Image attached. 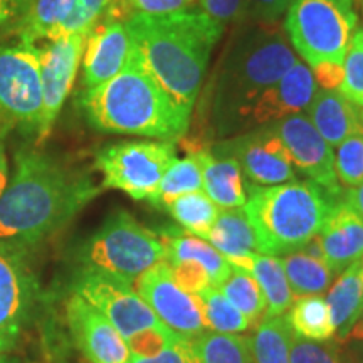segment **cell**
Masks as SVG:
<instances>
[{"label":"cell","mask_w":363,"mask_h":363,"mask_svg":"<svg viewBox=\"0 0 363 363\" xmlns=\"http://www.w3.org/2000/svg\"><path fill=\"white\" fill-rule=\"evenodd\" d=\"M315 78L318 89L337 91L343 81V65L337 62H320L310 67Z\"/></svg>","instance_id":"obj_45"},{"label":"cell","mask_w":363,"mask_h":363,"mask_svg":"<svg viewBox=\"0 0 363 363\" xmlns=\"http://www.w3.org/2000/svg\"><path fill=\"white\" fill-rule=\"evenodd\" d=\"M338 343H348V345H358V347L363 348V311L362 315L358 316L355 325L352 326L350 331L342 340H337Z\"/></svg>","instance_id":"obj_47"},{"label":"cell","mask_w":363,"mask_h":363,"mask_svg":"<svg viewBox=\"0 0 363 363\" xmlns=\"http://www.w3.org/2000/svg\"><path fill=\"white\" fill-rule=\"evenodd\" d=\"M291 363H343L342 358L331 347L323 343L310 342L299 337H291Z\"/></svg>","instance_id":"obj_41"},{"label":"cell","mask_w":363,"mask_h":363,"mask_svg":"<svg viewBox=\"0 0 363 363\" xmlns=\"http://www.w3.org/2000/svg\"><path fill=\"white\" fill-rule=\"evenodd\" d=\"M360 278H362V291H363V256L360 259Z\"/></svg>","instance_id":"obj_52"},{"label":"cell","mask_w":363,"mask_h":363,"mask_svg":"<svg viewBox=\"0 0 363 363\" xmlns=\"http://www.w3.org/2000/svg\"><path fill=\"white\" fill-rule=\"evenodd\" d=\"M291 326L286 318H264L249 338L254 363H291Z\"/></svg>","instance_id":"obj_30"},{"label":"cell","mask_w":363,"mask_h":363,"mask_svg":"<svg viewBox=\"0 0 363 363\" xmlns=\"http://www.w3.org/2000/svg\"><path fill=\"white\" fill-rule=\"evenodd\" d=\"M158 238L162 239L163 246H165L167 262H199L207 271L208 278H211V284L216 286V288H219L233 274V266L206 239L185 233L184 229H179V227H165V229L158 233Z\"/></svg>","instance_id":"obj_23"},{"label":"cell","mask_w":363,"mask_h":363,"mask_svg":"<svg viewBox=\"0 0 363 363\" xmlns=\"http://www.w3.org/2000/svg\"><path fill=\"white\" fill-rule=\"evenodd\" d=\"M27 4L29 0H0V33H4L7 27H12V30L17 29Z\"/></svg>","instance_id":"obj_46"},{"label":"cell","mask_w":363,"mask_h":363,"mask_svg":"<svg viewBox=\"0 0 363 363\" xmlns=\"http://www.w3.org/2000/svg\"><path fill=\"white\" fill-rule=\"evenodd\" d=\"M0 363H17V362H13L12 358H9L6 355H0Z\"/></svg>","instance_id":"obj_51"},{"label":"cell","mask_w":363,"mask_h":363,"mask_svg":"<svg viewBox=\"0 0 363 363\" xmlns=\"http://www.w3.org/2000/svg\"><path fill=\"white\" fill-rule=\"evenodd\" d=\"M40 289L26 261L0 251V355L19 345L33 321Z\"/></svg>","instance_id":"obj_13"},{"label":"cell","mask_w":363,"mask_h":363,"mask_svg":"<svg viewBox=\"0 0 363 363\" xmlns=\"http://www.w3.org/2000/svg\"><path fill=\"white\" fill-rule=\"evenodd\" d=\"M165 257V246L158 234L123 208L111 212L76 254L83 269L104 272L131 286Z\"/></svg>","instance_id":"obj_6"},{"label":"cell","mask_w":363,"mask_h":363,"mask_svg":"<svg viewBox=\"0 0 363 363\" xmlns=\"http://www.w3.org/2000/svg\"><path fill=\"white\" fill-rule=\"evenodd\" d=\"M99 194L88 174L34 148L16 153L0 197V251L24 259Z\"/></svg>","instance_id":"obj_1"},{"label":"cell","mask_w":363,"mask_h":363,"mask_svg":"<svg viewBox=\"0 0 363 363\" xmlns=\"http://www.w3.org/2000/svg\"><path fill=\"white\" fill-rule=\"evenodd\" d=\"M126 27L136 59L185 111L192 113L208 59L225 27L201 9L169 16H133Z\"/></svg>","instance_id":"obj_3"},{"label":"cell","mask_w":363,"mask_h":363,"mask_svg":"<svg viewBox=\"0 0 363 363\" xmlns=\"http://www.w3.org/2000/svg\"><path fill=\"white\" fill-rule=\"evenodd\" d=\"M340 93L357 108H363V30L357 29L343 59Z\"/></svg>","instance_id":"obj_38"},{"label":"cell","mask_w":363,"mask_h":363,"mask_svg":"<svg viewBox=\"0 0 363 363\" xmlns=\"http://www.w3.org/2000/svg\"><path fill=\"white\" fill-rule=\"evenodd\" d=\"M135 291L163 325L192 342L206 333V318L195 294L180 288L165 259L153 264L135 281Z\"/></svg>","instance_id":"obj_11"},{"label":"cell","mask_w":363,"mask_h":363,"mask_svg":"<svg viewBox=\"0 0 363 363\" xmlns=\"http://www.w3.org/2000/svg\"><path fill=\"white\" fill-rule=\"evenodd\" d=\"M66 321L76 347L89 363H130L131 352L120 331L103 313L72 293L66 301Z\"/></svg>","instance_id":"obj_16"},{"label":"cell","mask_w":363,"mask_h":363,"mask_svg":"<svg viewBox=\"0 0 363 363\" xmlns=\"http://www.w3.org/2000/svg\"><path fill=\"white\" fill-rule=\"evenodd\" d=\"M76 0H29L16 33L22 43L35 44L49 40L66 17L69 16Z\"/></svg>","instance_id":"obj_27"},{"label":"cell","mask_w":363,"mask_h":363,"mask_svg":"<svg viewBox=\"0 0 363 363\" xmlns=\"http://www.w3.org/2000/svg\"><path fill=\"white\" fill-rule=\"evenodd\" d=\"M249 21L274 22L288 11L293 0H242Z\"/></svg>","instance_id":"obj_44"},{"label":"cell","mask_w":363,"mask_h":363,"mask_svg":"<svg viewBox=\"0 0 363 363\" xmlns=\"http://www.w3.org/2000/svg\"><path fill=\"white\" fill-rule=\"evenodd\" d=\"M207 242H211L234 269L249 272L252 257L259 254L256 234L242 207L220 208L207 235Z\"/></svg>","instance_id":"obj_21"},{"label":"cell","mask_w":363,"mask_h":363,"mask_svg":"<svg viewBox=\"0 0 363 363\" xmlns=\"http://www.w3.org/2000/svg\"><path fill=\"white\" fill-rule=\"evenodd\" d=\"M79 106L86 121L103 133L135 135L179 142L189 133L185 111L131 54L126 66L94 88L83 91Z\"/></svg>","instance_id":"obj_4"},{"label":"cell","mask_w":363,"mask_h":363,"mask_svg":"<svg viewBox=\"0 0 363 363\" xmlns=\"http://www.w3.org/2000/svg\"><path fill=\"white\" fill-rule=\"evenodd\" d=\"M72 293L103 313L125 340L163 325L133 286L104 272L81 267L72 279Z\"/></svg>","instance_id":"obj_10"},{"label":"cell","mask_w":363,"mask_h":363,"mask_svg":"<svg viewBox=\"0 0 363 363\" xmlns=\"http://www.w3.org/2000/svg\"><path fill=\"white\" fill-rule=\"evenodd\" d=\"M88 35L74 34L56 40H45L38 45L40 81H43V111L35 145H40L51 135L59 113L69 96L78 74Z\"/></svg>","instance_id":"obj_12"},{"label":"cell","mask_w":363,"mask_h":363,"mask_svg":"<svg viewBox=\"0 0 363 363\" xmlns=\"http://www.w3.org/2000/svg\"><path fill=\"white\" fill-rule=\"evenodd\" d=\"M214 147L234 157L254 185H279L296 180L291 157L272 125L227 138Z\"/></svg>","instance_id":"obj_14"},{"label":"cell","mask_w":363,"mask_h":363,"mask_svg":"<svg viewBox=\"0 0 363 363\" xmlns=\"http://www.w3.org/2000/svg\"><path fill=\"white\" fill-rule=\"evenodd\" d=\"M323 261L333 274L347 269L363 256V220L345 199L335 203L320 234Z\"/></svg>","instance_id":"obj_19"},{"label":"cell","mask_w":363,"mask_h":363,"mask_svg":"<svg viewBox=\"0 0 363 363\" xmlns=\"http://www.w3.org/2000/svg\"><path fill=\"white\" fill-rule=\"evenodd\" d=\"M9 128H11V126H9L7 123H4V121L0 120V145L4 143V136H6Z\"/></svg>","instance_id":"obj_50"},{"label":"cell","mask_w":363,"mask_h":363,"mask_svg":"<svg viewBox=\"0 0 363 363\" xmlns=\"http://www.w3.org/2000/svg\"><path fill=\"white\" fill-rule=\"evenodd\" d=\"M296 62V52L278 21L235 26L203 91V121L216 135L246 130L252 104Z\"/></svg>","instance_id":"obj_2"},{"label":"cell","mask_w":363,"mask_h":363,"mask_svg":"<svg viewBox=\"0 0 363 363\" xmlns=\"http://www.w3.org/2000/svg\"><path fill=\"white\" fill-rule=\"evenodd\" d=\"M219 291L251 321V325L264 320L266 298L251 272L233 267V274L219 286Z\"/></svg>","instance_id":"obj_34"},{"label":"cell","mask_w":363,"mask_h":363,"mask_svg":"<svg viewBox=\"0 0 363 363\" xmlns=\"http://www.w3.org/2000/svg\"><path fill=\"white\" fill-rule=\"evenodd\" d=\"M252 278L257 281L262 294L266 298V316H283L294 301L291 286L286 278L281 257L269 254H256L252 257L251 271Z\"/></svg>","instance_id":"obj_26"},{"label":"cell","mask_w":363,"mask_h":363,"mask_svg":"<svg viewBox=\"0 0 363 363\" xmlns=\"http://www.w3.org/2000/svg\"><path fill=\"white\" fill-rule=\"evenodd\" d=\"M343 199L347 201L350 206L353 207V211L360 216V219L363 220V184L357 185V187L348 189L347 194L343 195Z\"/></svg>","instance_id":"obj_48"},{"label":"cell","mask_w":363,"mask_h":363,"mask_svg":"<svg viewBox=\"0 0 363 363\" xmlns=\"http://www.w3.org/2000/svg\"><path fill=\"white\" fill-rule=\"evenodd\" d=\"M202 169L203 190L219 208L244 207L247 201L244 174L238 160L219 148H203L197 152Z\"/></svg>","instance_id":"obj_20"},{"label":"cell","mask_w":363,"mask_h":363,"mask_svg":"<svg viewBox=\"0 0 363 363\" xmlns=\"http://www.w3.org/2000/svg\"><path fill=\"white\" fill-rule=\"evenodd\" d=\"M165 211H169L180 229L206 240L219 216V207L202 190L180 195Z\"/></svg>","instance_id":"obj_31"},{"label":"cell","mask_w":363,"mask_h":363,"mask_svg":"<svg viewBox=\"0 0 363 363\" xmlns=\"http://www.w3.org/2000/svg\"><path fill=\"white\" fill-rule=\"evenodd\" d=\"M130 363H202L192 348V343L185 338H179L170 347L155 357H135L131 355Z\"/></svg>","instance_id":"obj_43"},{"label":"cell","mask_w":363,"mask_h":363,"mask_svg":"<svg viewBox=\"0 0 363 363\" xmlns=\"http://www.w3.org/2000/svg\"><path fill=\"white\" fill-rule=\"evenodd\" d=\"M172 267V274L177 284L180 286L184 291L190 294L201 293L202 289H206L211 284V278H208L207 271L203 269L202 264L195 261H175L169 262Z\"/></svg>","instance_id":"obj_42"},{"label":"cell","mask_w":363,"mask_h":363,"mask_svg":"<svg viewBox=\"0 0 363 363\" xmlns=\"http://www.w3.org/2000/svg\"><path fill=\"white\" fill-rule=\"evenodd\" d=\"M283 29L305 65H343L358 29V16L353 0H293Z\"/></svg>","instance_id":"obj_7"},{"label":"cell","mask_w":363,"mask_h":363,"mask_svg":"<svg viewBox=\"0 0 363 363\" xmlns=\"http://www.w3.org/2000/svg\"><path fill=\"white\" fill-rule=\"evenodd\" d=\"M326 303H328L331 320L337 330L335 338L342 340L363 311L360 259L340 272L337 281L326 294Z\"/></svg>","instance_id":"obj_24"},{"label":"cell","mask_w":363,"mask_h":363,"mask_svg":"<svg viewBox=\"0 0 363 363\" xmlns=\"http://www.w3.org/2000/svg\"><path fill=\"white\" fill-rule=\"evenodd\" d=\"M133 54V43L123 21L104 17L93 27L83 52L84 88L106 83L116 76Z\"/></svg>","instance_id":"obj_17"},{"label":"cell","mask_w":363,"mask_h":363,"mask_svg":"<svg viewBox=\"0 0 363 363\" xmlns=\"http://www.w3.org/2000/svg\"><path fill=\"white\" fill-rule=\"evenodd\" d=\"M195 4L197 0H113L104 17L126 22L133 16H169L184 12Z\"/></svg>","instance_id":"obj_35"},{"label":"cell","mask_w":363,"mask_h":363,"mask_svg":"<svg viewBox=\"0 0 363 363\" xmlns=\"http://www.w3.org/2000/svg\"><path fill=\"white\" fill-rule=\"evenodd\" d=\"M179 338L182 337H179L175 331H172L169 326L162 325L157 326V328H150L138 335H133V337L126 340V343H128L131 355L155 357Z\"/></svg>","instance_id":"obj_39"},{"label":"cell","mask_w":363,"mask_h":363,"mask_svg":"<svg viewBox=\"0 0 363 363\" xmlns=\"http://www.w3.org/2000/svg\"><path fill=\"white\" fill-rule=\"evenodd\" d=\"M7 184H9V162L6 155V148H4V143H2L0 145V197H2Z\"/></svg>","instance_id":"obj_49"},{"label":"cell","mask_w":363,"mask_h":363,"mask_svg":"<svg viewBox=\"0 0 363 363\" xmlns=\"http://www.w3.org/2000/svg\"><path fill=\"white\" fill-rule=\"evenodd\" d=\"M316 91L318 84L310 66L298 61L252 104L246 120V130L276 123L286 116L305 111Z\"/></svg>","instance_id":"obj_18"},{"label":"cell","mask_w":363,"mask_h":363,"mask_svg":"<svg viewBox=\"0 0 363 363\" xmlns=\"http://www.w3.org/2000/svg\"><path fill=\"white\" fill-rule=\"evenodd\" d=\"M177 158L175 142L126 140L104 145L94 157L103 189L121 190L133 201H150Z\"/></svg>","instance_id":"obj_8"},{"label":"cell","mask_w":363,"mask_h":363,"mask_svg":"<svg viewBox=\"0 0 363 363\" xmlns=\"http://www.w3.org/2000/svg\"><path fill=\"white\" fill-rule=\"evenodd\" d=\"M199 9L220 26H239L249 21L242 0H197Z\"/></svg>","instance_id":"obj_40"},{"label":"cell","mask_w":363,"mask_h":363,"mask_svg":"<svg viewBox=\"0 0 363 363\" xmlns=\"http://www.w3.org/2000/svg\"><path fill=\"white\" fill-rule=\"evenodd\" d=\"M335 199L311 180L279 185H247L244 211L256 234L261 254L288 256L320 234Z\"/></svg>","instance_id":"obj_5"},{"label":"cell","mask_w":363,"mask_h":363,"mask_svg":"<svg viewBox=\"0 0 363 363\" xmlns=\"http://www.w3.org/2000/svg\"><path fill=\"white\" fill-rule=\"evenodd\" d=\"M43 111V81L38 45L30 43L0 48V120L24 135H38Z\"/></svg>","instance_id":"obj_9"},{"label":"cell","mask_w":363,"mask_h":363,"mask_svg":"<svg viewBox=\"0 0 363 363\" xmlns=\"http://www.w3.org/2000/svg\"><path fill=\"white\" fill-rule=\"evenodd\" d=\"M335 172L342 187L363 184V130L348 136L335 153Z\"/></svg>","instance_id":"obj_37"},{"label":"cell","mask_w":363,"mask_h":363,"mask_svg":"<svg viewBox=\"0 0 363 363\" xmlns=\"http://www.w3.org/2000/svg\"><path fill=\"white\" fill-rule=\"evenodd\" d=\"M192 348L202 363H254L249 338L240 335L202 333L192 340Z\"/></svg>","instance_id":"obj_32"},{"label":"cell","mask_w":363,"mask_h":363,"mask_svg":"<svg viewBox=\"0 0 363 363\" xmlns=\"http://www.w3.org/2000/svg\"><path fill=\"white\" fill-rule=\"evenodd\" d=\"M203 189L202 169L197 153H189L185 158H175L174 163L162 177L155 195L150 199V203L157 208H167L180 195L197 192Z\"/></svg>","instance_id":"obj_28"},{"label":"cell","mask_w":363,"mask_h":363,"mask_svg":"<svg viewBox=\"0 0 363 363\" xmlns=\"http://www.w3.org/2000/svg\"><path fill=\"white\" fill-rule=\"evenodd\" d=\"M286 320L291 326L294 337L310 340V342L325 343L335 338V333H337L328 303L321 294L298 296L288 310Z\"/></svg>","instance_id":"obj_25"},{"label":"cell","mask_w":363,"mask_h":363,"mask_svg":"<svg viewBox=\"0 0 363 363\" xmlns=\"http://www.w3.org/2000/svg\"><path fill=\"white\" fill-rule=\"evenodd\" d=\"M360 121H362V126H363V108L360 110Z\"/></svg>","instance_id":"obj_53"},{"label":"cell","mask_w":363,"mask_h":363,"mask_svg":"<svg viewBox=\"0 0 363 363\" xmlns=\"http://www.w3.org/2000/svg\"><path fill=\"white\" fill-rule=\"evenodd\" d=\"M305 111L330 147H338L348 136L363 130L360 110L338 89H318Z\"/></svg>","instance_id":"obj_22"},{"label":"cell","mask_w":363,"mask_h":363,"mask_svg":"<svg viewBox=\"0 0 363 363\" xmlns=\"http://www.w3.org/2000/svg\"><path fill=\"white\" fill-rule=\"evenodd\" d=\"M111 2L113 0H76L71 13L57 27L56 33L51 35L49 40H56L74 34L88 35L93 30V27L106 16Z\"/></svg>","instance_id":"obj_36"},{"label":"cell","mask_w":363,"mask_h":363,"mask_svg":"<svg viewBox=\"0 0 363 363\" xmlns=\"http://www.w3.org/2000/svg\"><path fill=\"white\" fill-rule=\"evenodd\" d=\"M281 262L294 296L323 294L330 288L333 272L318 257H313L299 249L283 257Z\"/></svg>","instance_id":"obj_29"},{"label":"cell","mask_w":363,"mask_h":363,"mask_svg":"<svg viewBox=\"0 0 363 363\" xmlns=\"http://www.w3.org/2000/svg\"><path fill=\"white\" fill-rule=\"evenodd\" d=\"M195 296H197L202 306L207 328L216 331V333L235 335L247 331L252 326L251 321L216 286H207L206 289H202Z\"/></svg>","instance_id":"obj_33"},{"label":"cell","mask_w":363,"mask_h":363,"mask_svg":"<svg viewBox=\"0 0 363 363\" xmlns=\"http://www.w3.org/2000/svg\"><path fill=\"white\" fill-rule=\"evenodd\" d=\"M271 125L283 140L294 169L335 199H343L342 185L335 172L333 147H330L323 136L318 133L310 118L296 113Z\"/></svg>","instance_id":"obj_15"}]
</instances>
